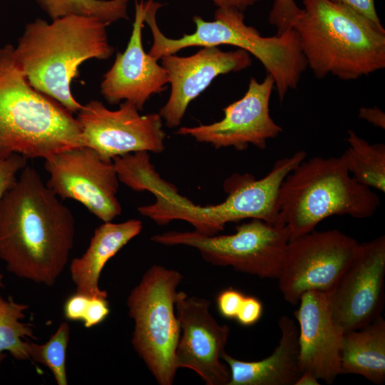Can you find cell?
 Segmentation results:
<instances>
[{
    "instance_id": "obj_1",
    "label": "cell",
    "mask_w": 385,
    "mask_h": 385,
    "mask_svg": "<svg viewBox=\"0 0 385 385\" xmlns=\"http://www.w3.org/2000/svg\"><path fill=\"white\" fill-rule=\"evenodd\" d=\"M74 237L71 211L26 165L0 201V259L6 270L53 286L68 263Z\"/></svg>"
},
{
    "instance_id": "obj_2",
    "label": "cell",
    "mask_w": 385,
    "mask_h": 385,
    "mask_svg": "<svg viewBox=\"0 0 385 385\" xmlns=\"http://www.w3.org/2000/svg\"><path fill=\"white\" fill-rule=\"evenodd\" d=\"M306 156L305 151L299 150L278 159L261 179L251 174L232 175L224 183L227 197L215 205H196L181 195L173 184L160 177L148 158L138 160L131 167L127 184L135 191H148L155 196L154 203L138 208L143 216L159 225L183 220L192 225L195 232L212 236L223 231L226 224L245 219L284 223L279 215V188L286 176Z\"/></svg>"
},
{
    "instance_id": "obj_3",
    "label": "cell",
    "mask_w": 385,
    "mask_h": 385,
    "mask_svg": "<svg viewBox=\"0 0 385 385\" xmlns=\"http://www.w3.org/2000/svg\"><path fill=\"white\" fill-rule=\"evenodd\" d=\"M107 26L89 16L66 15L51 23L37 18L26 24L14 47L16 62L32 87L77 113L83 105L73 95V80L83 62L113 54Z\"/></svg>"
},
{
    "instance_id": "obj_4",
    "label": "cell",
    "mask_w": 385,
    "mask_h": 385,
    "mask_svg": "<svg viewBox=\"0 0 385 385\" xmlns=\"http://www.w3.org/2000/svg\"><path fill=\"white\" fill-rule=\"evenodd\" d=\"M302 3V12L292 28L317 78L330 74L351 81L385 68V31L331 0Z\"/></svg>"
},
{
    "instance_id": "obj_5",
    "label": "cell",
    "mask_w": 385,
    "mask_h": 385,
    "mask_svg": "<svg viewBox=\"0 0 385 385\" xmlns=\"http://www.w3.org/2000/svg\"><path fill=\"white\" fill-rule=\"evenodd\" d=\"M83 146L72 113L36 90L18 65L14 47L0 48V160L13 154L43 158Z\"/></svg>"
},
{
    "instance_id": "obj_6",
    "label": "cell",
    "mask_w": 385,
    "mask_h": 385,
    "mask_svg": "<svg viewBox=\"0 0 385 385\" xmlns=\"http://www.w3.org/2000/svg\"><path fill=\"white\" fill-rule=\"evenodd\" d=\"M162 6L154 0L145 3L144 22L149 26L153 39L148 53L158 61L190 46H236L254 56L267 73L272 76L281 102L289 90L297 89L308 68L298 35L293 28L279 35L265 37L245 23L242 11L233 8H217L213 21H207L194 16L195 31L192 34L170 38L161 32L156 21L157 11Z\"/></svg>"
},
{
    "instance_id": "obj_7",
    "label": "cell",
    "mask_w": 385,
    "mask_h": 385,
    "mask_svg": "<svg viewBox=\"0 0 385 385\" xmlns=\"http://www.w3.org/2000/svg\"><path fill=\"white\" fill-rule=\"evenodd\" d=\"M379 205L378 195L350 175L342 154L304 160L286 176L279 192V215L289 241L333 215L371 217Z\"/></svg>"
},
{
    "instance_id": "obj_8",
    "label": "cell",
    "mask_w": 385,
    "mask_h": 385,
    "mask_svg": "<svg viewBox=\"0 0 385 385\" xmlns=\"http://www.w3.org/2000/svg\"><path fill=\"white\" fill-rule=\"evenodd\" d=\"M183 279L177 270L153 265L126 302L134 322L133 349L160 385H172L178 370L175 353L180 327L175 303Z\"/></svg>"
},
{
    "instance_id": "obj_9",
    "label": "cell",
    "mask_w": 385,
    "mask_h": 385,
    "mask_svg": "<svg viewBox=\"0 0 385 385\" xmlns=\"http://www.w3.org/2000/svg\"><path fill=\"white\" fill-rule=\"evenodd\" d=\"M235 230L231 235L212 236L195 231H169L153 235L151 240L165 246L193 247L215 266H229L261 278L277 279L289 242L285 225L251 219Z\"/></svg>"
},
{
    "instance_id": "obj_10",
    "label": "cell",
    "mask_w": 385,
    "mask_h": 385,
    "mask_svg": "<svg viewBox=\"0 0 385 385\" xmlns=\"http://www.w3.org/2000/svg\"><path fill=\"white\" fill-rule=\"evenodd\" d=\"M359 244L337 230H313L289 241L277 277L284 299L297 305L307 292H329L350 264Z\"/></svg>"
},
{
    "instance_id": "obj_11",
    "label": "cell",
    "mask_w": 385,
    "mask_h": 385,
    "mask_svg": "<svg viewBox=\"0 0 385 385\" xmlns=\"http://www.w3.org/2000/svg\"><path fill=\"white\" fill-rule=\"evenodd\" d=\"M47 187L62 200L72 199L103 222L122 212L116 196L119 180L113 160L86 147L68 148L45 159Z\"/></svg>"
},
{
    "instance_id": "obj_12",
    "label": "cell",
    "mask_w": 385,
    "mask_h": 385,
    "mask_svg": "<svg viewBox=\"0 0 385 385\" xmlns=\"http://www.w3.org/2000/svg\"><path fill=\"white\" fill-rule=\"evenodd\" d=\"M139 111L127 101L115 111L97 100L83 105L76 118L81 128L83 146L111 160L139 151L162 153L166 133L161 116L159 113L140 115Z\"/></svg>"
},
{
    "instance_id": "obj_13",
    "label": "cell",
    "mask_w": 385,
    "mask_h": 385,
    "mask_svg": "<svg viewBox=\"0 0 385 385\" xmlns=\"http://www.w3.org/2000/svg\"><path fill=\"white\" fill-rule=\"evenodd\" d=\"M385 237L359 243L350 264L327 292L332 317L344 333L381 316L384 304Z\"/></svg>"
},
{
    "instance_id": "obj_14",
    "label": "cell",
    "mask_w": 385,
    "mask_h": 385,
    "mask_svg": "<svg viewBox=\"0 0 385 385\" xmlns=\"http://www.w3.org/2000/svg\"><path fill=\"white\" fill-rule=\"evenodd\" d=\"M275 88L274 80L267 73L262 82L250 79L248 88L239 100L223 108L224 117L217 122L195 127H181L176 134L188 135L197 142L211 144L215 148L232 147L247 149L250 144L264 150L269 139L283 129L270 116V101Z\"/></svg>"
},
{
    "instance_id": "obj_15",
    "label": "cell",
    "mask_w": 385,
    "mask_h": 385,
    "mask_svg": "<svg viewBox=\"0 0 385 385\" xmlns=\"http://www.w3.org/2000/svg\"><path fill=\"white\" fill-rule=\"evenodd\" d=\"M206 299L180 292L175 303L180 335L175 353L177 369L195 372L207 385H227L230 372L221 356L230 328L220 324L210 311Z\"/></svg>"
},
{
    "instance_id": "obj_16",
    "label": "cell",
    "mask_w": 385,
    "mask_h": 385,
    "mask_svg": "<svg viewBox=\"0 0 385 385\" xmlns=\"http://www.w3.org/2000/svg\"><path fill=\"white\" fill-rule=\"evenodd\" d=\"M160 60L167 71L171 92L158 113L170 128L181 123L190 103L216 77L246 69L252 63L251 55L244 49L223 51L218 46H203L186 57L166 55Z\"/></svg>"
},
{
    "instance_id": "obj_17",
    "label": "cell",
    "mask_w": 385,
    "mask_h": 385,
    "mask_svg": "<svg viewBox=\"0 0 385 385\" xmlns=\"http://www.w3.org/2000/svg\"><path fill=\"white\" fill-rule=\"evenodd\" d=\"M135 19L127 47L123 52L117 53L113 66L103 76L100 89L109 104L115 105L124 100L142 111L150 97L164 91L169 82L165 69L158 63V60L145 53L143 46V0H135Z\"/></svg>"
},
{
    "instance_id": "obj_18",
    "label": "cell",
    "mask_w": 385,
    "mask_h": 385,
    "mask_svg": "<svg viewBox=\"0 0 385 385\" xmlns=\"http://www.w3.org/2000/svg\"><path fill=\"white\" fill-rule=\"evenodd\" d=\"M298 304L294 315L298 323L299 369L331 384L341 374L343 332L332 317L328 294L307 292Z\"/></svg>"
},
{
    "instance_id": "obj_19",
    "label": "cell",
    "mask_w": 385,
    "mask_h": 385,
    "mask_svg": "<svg viewBox=\"0 0 385 385\" xmlns=\"http://www.w3.org/2000/svg\"><path fill=\"white\" fill-rule=\"evenodd\" d=\"M281 337L269 356L255 361L239 360L224 351L230 380L227 385H294L302 374L298 363V325L282 316L279 319Z\"/></svg>"
},
{
    "instance_id": "obj_20",
    "label": "cell",
    "mask_w": 385,
    "mask_h": 385,
    "mask_svg": "<svg viewBox=\"0 0 385 385\" xmlns=\"http://www.w3.org/2000/svg\"><path fill=\"white\" fill-rule=\"evenodd\" d=\"M143 229L140 220L130 219L120 223L103 222L94 231L86 252L73 258L70 274L76 292L88 297H108L106 290L99 287L101 272L108 261L114 257Z\"/></svg>"
},
{
    "instance_id": "obj_21",
    "label": "cell",
    "mask_w": 385,
    "mask_h": 385,
    "mask_svg": "<svg viewBox=\"0 0 385 385\" xmlns=\"http://www.w3.org/2000/svg\"><path fill=\"white\" fill-rule=\"evenodd\" d=\"M341 374L364 376L376 384L385 381V320L379 316L364 327L343 334Z\"/></svg>"
},
{
    "instance_id": "obj_22",
    "label": "cell",
    "mask_w": 385,
    "mask_h": 385,
    "mask_svg": "<svg viewBox=\"0 0 385 385\" xmlns=\"http://www.w3.org/2000/svg\"><path fill=\"white\" fill-rule=\"evenodd\" d=\"M347 150L342 153L347 169L360 184L385 192V145L369 144L354 130L347 131Z\"/></svg>"
},
{
    "instance_id": "obj_23",
    "label": "cell",
    "mask_w": 385,
    "mask_h": 385,
    "mask_svg": "<svg viewBox=\"0 0 385 385\" xmlns=\"http://www.w3.org/2000/svg\"><path fill=\"white\" fill-rule=\"evenodd\" d=\"M28 308V305L16 302L11 297L5 299L0 296V365L7 356L6 352L16 360L30 359L27 351L29 341L24 339L37 338L32 324L21 322Z\"/></svg>"
},
{
    "instance_id": "obj_24",
    "label": "cell",
    "mask_w": 385,
    "mask_h": 385,
    "mask_svg": "<svg viewBox=\"0 0 385 385\" xmlns=\"http://www.w3.org/2000/svg\"><path fill=\"white\" fill-rule=\"evenodd\" d=\"M130 0H35L52 19L76 14L94 16L108 26L120 19H128Z\"/></svg>"
},
{
    "instance_id": "obj_25",
    "label": "cell",
    "mask_w": 385,
    "mask_h": 385,
    "mask_svg": "<svg viewBox=\"0 0 385 385\" xmlns=\"http://www.w3.org/2000/svg\"><path fill=\"white\" fill-rule=\"evenodd\" d=\"M69 334L70 326L63 322L45 344L29 341L27 344L30 359L49 369L58 385L68 384L66 365Z\"/></svg>"
},
{
    "instance_id": "obj_26",
    "label": "cell",
    "mask_w": 385,
    "mask_h": 385,
    "mask_svg": "<svg viewBox=\"0 0 385 385\" xmlns=\"http://www.w3.org/2000/svg\"><path fill=\"white\" fill-rule=\"evenodd\" d=\"M302 9L294 0H274L269 13V23L277 29V35L292 29L295 21L299 17Z\"/></svg>"
},
{
    "instance_id": "obj_27",
    "label": "cell",
    "mask_w": 385,
    "mask_h": 385,
    "mask_svg": "<svg viewBox=\"0 0 385 385\" xmlns=\"http://www.w3.org/2000/svg\"><path fill=\"white\" fill-rule=\"evenodd\" d=\"M26 165L27 159L19 154H13L6 159L0 160V201L16 183L18 173Z\"/></svg>"
},
{
    "instance_id": "obj_28",
    "label": "cell",
    "mask_w": 385,
    "mask_h": 385,
    "mask_svg": "<svg viewBox=\"0 0 385 385\" xmlns=\"http://www.w3.org/2000/svg\"><path fill=\"white\" fill-rule=\"evenodd\" d=\"M245 295L235 289H227L217 297V306L220 314L227 319H235Z\"/></svg>"
},
{
    "instance_id": "obj_29",
    "label": "cell",
    "mask_w": 385,
    "mask_h": 385,
    "mask_svg": "<svg viewBox=\"0 0 385 385\" xmlns=\"http://www.w3.org/2000/svg\"><path fill=\"white\" fill-rule=\"evenodd\" d=\"M262 302L252 296H245L235 319L242 326L256 324L262 315Z\"/></svg>"
},
{
    "instance_id": "obj_30",
    "label": "cell",
    "mask_w": 385,
    "mask_h": 385,
    "mask_svg": "<svg viewBox=\"0 0 385 385\" xmlns=\"http://www.w3.org/2000/svg\"><path fill=\"white\" fill-rule=\"evenodd\" d=\"M109 312L107 297H92L82 322L86 328H91L103 322Z\"/></svg>"
},
{
    "instance_id": "obj_31",
    "label": "cell",
    "mask_w": 385,
    "mask_h": 385,
    "mask_svg": "<svg viewBox=\"0 0 385 385\" xmlns=\"http://www.w3.org/2000/svg\"><path fill=\"white\" fill-rule=\"evenodd\" d=\"M91 297L76 292L70 295L63 305L65 318L69 321L83 322Z\"/></svg>"
},
{
    "instance_id": "obj_32",
    "label": "cell",
    "mask_w": 385,
    "mask_h": 385,
    "mask_svg": "<svg viewBox=\"0 0 385 385\" xmlns=\"http://www.w3.org/2000/svg\"><path fill=\"white\" fill-rule=\"evenodd\" d=\"M332 1L343 4L355 11L366 18L377 28L385 31L381 20L377 14L375 0H331Z\"/></svg>"
},
{
    "instance_id": "obj_33",
    "label": "cell",
    "mask_w": 385,
    "mask_h": 385,
    "mask_svg": "<svg viewBox=\"0 0 385 385\" xmlns=\"http://www.w3.org/2000/svg\"><path fill=\"white\" fill-rule=\"evenodd\" d=\"M359 118L383 130L385 128V114L377 106L361 108L359 110Z\"/></svg>"
},
{
    "instance_id": "obj_34",
    "label": "cell",
    "mask_w": 385,
    "mask_h": 385,
    "mask_svg": "<svg viewBox=\"0 0 385 385\" xmlns=\"http://www.w3.org/2000/svg\"><path fill=\"white\" fill-rule=\"evenodd\" d=\"M217 8H233L242 12L260 0H211Z\"/></svg>"
},
{
    "instance_id": "obj_35",
    "label": "cell",
    "mask_w": 385,
    "mask_h": 385,
    "mask_svg": "<svg viewBox=\"0 0 385 385\" xmlns=\"http://www.w3.org/2000/svg\"><path fill=\"white\" fill-rule=\"evenodd\" d=\"M319 379L312 373L303 371L296 381L294 385H319Z\"/></svg>"
},
{
    "instance_id": "obj_36",
    "label": "cell",
    "mask_w": 385,
    "mask_h": 385,
    "mask_svg": "<svg viewBox=\"0 0 385 385\" xmlns=\"http://www.w3.org/2000/svg\"><path fill=\"white\" fill-rule=\"evenodd\" d=\"M3 278H4V275L0 273V287L1 288L4 287V284L3 282Z\"/></svg>"
}]
</instances>
